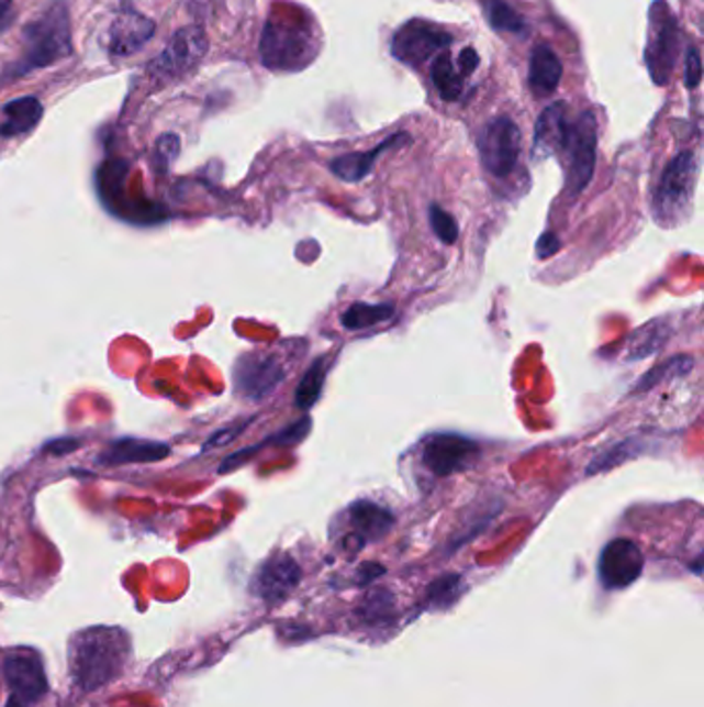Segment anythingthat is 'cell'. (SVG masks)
Masks as SVG:
<instances>
[{
  "label": "cell",
  "instance_id": "24",
  "mask_svg": "<svg viewBox=\"0 0 704 707\" xmlns=\"http://www.w3.org/2000/svg\"><path fill=\"white\" fill-rule=\"evenodd\" d=\"M429 75L438 96L445 102H457L463 96L465 75L448 51H443L434 58Z\"/></svg>",
  "mask_w": 704,
  "mask_h": 707
},
{
  "label": "cell",
  "instance_id": "7",
  "mask_svg": "<svg viewBox=\"0 0 704 707\" xmlns=\"http://www.w3.org/2000/svg\"><path fill=\"white\" fill-rule=\"evenodd\" d=\"M209 51V40L201 27H182L172 35L164 53L149 63L155 81H176L197 69Z\"/></svg>",
  "mask_w": 704,
  "mask_h": 707
},
{
  "label": "cell",
  "instance_id": "37",
  "mask_svg": "<svg viewBox=\"0 0 704 707\" xmlns=\"http://www.w3.org/2000/svg\"><path fill=\"white\" fill-rule=\"evenodd\" d=\"M79 448V441H72V439H56L48 443L44 451H48L52 455H67L70 451Z\"/></svg>",
  "mask_w": 704,
  "mask_h": 707
},
{
  "label": "cell",
  "instance_id": "13",
  "mask_svg": "<svg viewBox=\"0 0 704 707\" xmlns=\"http://www.w3.org/2000/svg\"><path fill=\"white\" fill-rule=\"evenodd\" d=\"M4 674L13 697H18L23 704L40 702L48 691L44 664L32 650H15L7 655Z\"/></svg>",
  "mask_w": 704,
  "mask_h": 707
},
{
  "label": "cell",
  "instance_id": "35",
  "mask_svg": "<svg viewBox=\"0 0 704 707\" xmlns=\"http://www.w3.org/2000/svg\"><path fill=\"white\" fill-rule=\"evenodd\" d=\"M560 248H562V242L554 232H544L535 244V253L539 259H550L551 255H556Z\"/></svg>",
  "mask_w": 704,
  "mask_h": 707
},
{
  "label": "cell",
  "instance_id": "3",
  "mask_svg": "<svg viewBox=\"0 0 704 707\" xmlns=\"http://www.w3.org/2000/svg\"><path fill=\"white\" fill-rule=\"evenodd\" d=\"M316 56L309 15L271 11L260 35V60L267 69L298 70Z\"/></svg>",
  "mask_w": 704,
  "mask_h": 707
},
{
  "label": "cell",
  "instance_id": "9",
  "mask_svg": "<svg viewBox=\"0 0 704 707\" xmlns=\"http://www.w3.org/2000/svg\"><path fill=\"white\" fill-rule=\"evenodd\" d=\"M450 44L452 35L447 34L443 27L424 19H412L396 30L391 40V53L403 65L417 69L428 63L434 54L447 51Z\"/></svg>",
  "mask_w": 704,
  "mask_h": 707
},
{
  "label": "cell",
  "instance_id": "33",
  "mask_svg": "<svg viewBox=\"0 0 704 707\" xmlns=\"http://www.w3.org/2000/svg\"><path fill=\"white\" fill-rule=\"evenodd\" d=\"M701 79H703V60H701V54L690 46L686 53V73H684V84H686L688 89H696L701 86Z\"/></svg>",
  "mask_w": 704,
  "mask_h": 707
},
{
  "label": "cell",
  "instance_id": "38",
  "mask_svg": "<svg viewBox=\"0 0 704 707\" xmlns=\"http://www.w3.org/2000/svg\"><path fill=\"white\" fill-rule=\"evenodd\" d=\"M11 4H13V0H0V19L7 15V11L11 9Z\"/></svg>",
  "mask_w": 704,
  "mask_h": 707
},
{
  "label": "cell",
  "instance_id": "5",
  "mask_svg": "<svg viewBox=\"0 0 704 707\" xmlns=\"http://www.w3.org/2000/svg\"><path fill=\"white\" fill-rule=\"evenodd\" d=\"M567 168L568 195H581L591 183L597 164V121L593 112H581L568 124L560 152Z\"/></svg>",
  "mask_w": 704,
  "mask_h": 707
},
{
  "label": "cell",
  "instance_id": "36",
  "mask_svg": "<svg viewBox=\"0 0 704 707\" xmlns=\"http://www.w3.org/2000/svg\"><path fill=\"white\" fill-rule=\"evenodd\" d=\"M457 65H459V69H461V73L467 77V75H471L473 70L478 69V65H480V54H478L476 48L467 46V48H463V51L459 53V56H457Z\"/></svg>",
  "mask_w": 704,
  "mask_h": 707
},
{
  "label": "cell",
  "instance_id": "28",
  "mask_svg": "<svg viewBox=\"0 0 704 707\" xmlns=\"http://www.w3.org/2000/svg\"><path fill=\"white\" fill-rule=\"evenodd\" d=\"M642 451H647V445L645 441L638 437H633V439H626L622 443H616L614 448L603 451L602 455H597L589 466H586V474H600V472H607L612 467L619 466V464H626L628 460H633L636 455H642Z\"/></svg>",
  "mask_w": 704,
  "mask_h": 707
},
{
  "label": "cell",
  "instance_id": "14",
  "mask_svg": "<svg viewBox=\"0 0 704 707\" xmlns=\"http://www.w3.org/2000/svg\"><path fill=\"white\" fill-rule=\"evenodd\" d=\"M302 579V570L290 554H273L265 561L253 579V592L265 603H279L290 596Z\"/></svg>",
  "mask_w": 704,
  "mask_h": 707
},
{
  "label": "cell",
  "instance_id": "39",
  "mask_svg": "<svg viewBox=\"0 0 704 707\" xmlns=\"http://www.w3.org/2000/svg\"><path fill=\"white\" fill-rule=\"evenodd\" d=\"M7 707H25V704H23L21 699H18V697H11V699L7 702Z\"/></svg>",
  "mask_w": 704,
  "mask_h": 707
},
{
  "label": "cell",
  "instance_id": "26",
  "mask_svg": "<svg viewBox=\"0 0 704 707\" xmlns=\"http://www.w3.org/2000/svg\"><path fill=\"white\" fill-rule=\"evenodd\" d=\"M393 317H395V307L391 302H382V305L354 302L342 314V325L345 329H349V331H361V329L375 328L380 323H387Z\"/></svg>",
  "mask_w": 704,
  "mask_h": 707
},
{
  "label": "cell",
  "instance_id": "1",
  "mask_svg": "<svg viewBox=\"0 0 704 707\" xmlns=\"http://www.w3.org/2000/svg\"><path fill=\"white\" fill-rule=\"evenodd\" d=\"M23 53L9 69L2 73L4 84L30 75L32 70L46 69L72 54L69 7L65 0L51 4L23 27Z\"/></svg>",
  "mask_w": 704,
  "mask_h": 707
},
{
  "label": "cell",
  "instance_id": "6",
  "mask_svg": "<svg viewBox=\"0 0 704 707\" xmlns=\"http://www.w3.org/2000/svg\"><path fill=\"white\" fill-rule=\"evenodd\" d=\"M680 51V27L673 18L670 7L659 0L651 7V21H649V42L645 60L657 86H666L675 67V58Z\"/></svg>",
  "mask_w": 704,
  "mask_h": 707
},
{
  "label": "cell",
  "instance_id": "21",
  "mask_svg": "<svg viewBox=\"0 0 704 707\" xmlns=\"http://www.w3.org/2000/svg\"><path fill=\"white\" fill-rule=\"evenodd\" d=\"M44 117V106L35 96H23L2 106L0 137L11 139L34 131Z\"/></svg>",
  "mask_w": 704,
  "mask_h": 707
},
{
  "label": "cell",
  "instance_id": "8",
  "mask_svg": "<svg viewBox=\"0 0 704 707\" xmlns=\"http://www.w3.org/2000/svg\"><path fill=\"white\" fill-rule=\"evenodd\" d=\"M481 166L494 178L511 176L521 156V131L509 117L488 122L478 137Z\"/></svg>",
  "mask_w": 704,
  "mask_h": 707
},
{
  "label": "cell",
  "instance_id": "19",
  "mask_svg": "<svg viewBox=\"0 0 704 707\" xmlns=\"http://www.w3.org/2000/svg\"><path fill=\"white\" fill-rule=\"evenodd\" d=\"M562 63L550 46H535L529 58V89L537 100L550 98L562 81Z\"/></svg>",
  "mask_w": 704,
  "mask_h": 707
},
{
  "label": "cell",
  "instance_id": "25",
  "mask_svg": "<svg viewBox=\"0 0 704 707\" xmlns=\"http://www.w3.org/2000/svg\"><path fill=\"white\" fill-rule=\"evenodd\" d=\"M692 368H694V358L688 354H678L673 358L657 364L649 373H645L640 379L636 380L635 394H645V391H651L655 387H661L666 383L684 379L692 373Z\"/></svg>",
  "mask_w": 704,
  "mask_h": 707
},
{
  "label": "cell",
  "instance_id": "16",
  "mask_svg": "<svg viewBox=\"0 0 704 707\" xmlns=\"http://www.w3.org/2000/svg\"><path fill=\"white\" fill-rule=\"evenodd\" d=\"M170 455V445L159 441H145L135 437H124L112 441L100 455L103 466H128V464H154Z\"/></svg>",
  "mask_w": 704,
  "mask_h": 707
},
{
  "label": "cell",
  "instance_id": "12",
  "mask_svg": "<svg viewBox=\"0 0 704 707\" xmlns=\"http://www.w3.org/2000/svg\"><path fill=\"white\" fill-rule=\"evenodd\" d=\"M600 579L607 589L633 586L645 570V556L633 540L616 538L600 556Z\"/></svg>",
  "mask_w": 704,
  "mask_h": 707
},
{
  "label": "cell",
  "instance_id": "34",
  "mask_svg": "<svg viewBox=\"0 0 704 707\" xmlns=\"http://www.w3.org/2000/svg\"><path fill=\"white\" fill-rule=\"evenodd\" d=\"M250 422H253V420H246V422L236 424V427H227V429H222V431L215 432V434L206 441L203 451H209V449L213 448H224L227 443H232L241 432H244V429H246Z\"/></svg>",
  "mask_w": 704,
  "mask_h": 707
},
{
  "label": "cell",
  "instance_id": "20",
  "mask_svg": "<svg viewBox=\"0 0 704 707\" xmlns=\"http://www.w3.org/2000/svg\"><path fill=\"white\" fill-rule=\"evenodd\" d=\"M568 124L570 119H568V108L565 102L548 106L535 124V141H533L535 156L558 154L562 147V141L567 137Z\"/></svg>",
  "mask_w": 704,
  "mask_h": 707
},
{
  "label": "cell",
  "instance_id": "18",
  "mask_svg": "<svg viewBox=\"0 0 704 707\" xmlns=\"http://www.w3.org/2000/svg\"><path fill=\"white\" fill-rule=\"evenodd\" d=\"M410 141V135L396 133L393 137H387L380 145L370 152H358V154H345V156L335 157L331 162V173L335 174L344 183H361L368 174L372 173L378 157L382 156L387 150L399 147Z\"/></svg>",
  "mask_w": 704,
  "mask_h": 707
},
{
  "label": "cell",
  "instance_id": "15",
  "mask_svg": "<svg viewBox=\"0 0 704 707\" xmlns=\"http://www.w3.org/2000/svg\"><path fill=\"white\" fill-rule=\"evenodd\" d=\"M155 34L154 19L138 13L133 7H124L114 19L110 30V54L131 56L141 51Z\"/></svg>",
  "mask_w": 704,
  "mask_h": 707
},
{
  "label": "cell",
  "instance_id": "31",
  "mask_svg": "<svg viewBox=\"0 0 704 707\" xmlns=\"http://www.w3.org/2000/svg\"><path fill=\"white\" fill-rule=\"evenodd\" d=\"M429 225H432V232L436 234L438 241L445 242V244H455L457 239H459V225H457V220L440 208V206H429L428 211Z\"/></svg>",
  "mask_w": 704,
  "mask_h": 707
},
{
  "label": "cell",
  "instance_id": "27",
  "mask_svg": "<svg viewBox=\"0 0 704 707\" xmlns=\"http://www.w3.org/2000/svg\"><path fill=\"white\" fill-rule=\"evenodd\" d=\"M327 358H316L314 363L310 364L306 375L300 380L298 389H295V406L302 410H310L319 397L323 394L325 387V379H327Z\"/></svg>",
  "mask_w": 704,
  "mask_h": 707
},
{
  "label": "cell",
  "instance_id": "29",
  "mask_svg": "<svg viewBox=\"0 0 704 707\" xmlns=\"http://www.w3.org/2000/svg\"><path fill=\"white\" fill-rule=\"evenodd\" d=\"M485 18L496 32L525 34V30H527L525 19L521 18L515 9L511 4H506L504 0H488L485 2Z\"/></svg>",
  "mask_w": 704,
  "mask_h": 707
},
{
  "label": "cell",
  "instance_id": "2",
  "mask_svg": "<svg viewBox=\"0 0 704 707\" xmlns=\"http://www.w3.org/2000/svg\"><path fill=\"white\" fill-rule=\"evenodd\" d=\"M128 636L119 627H91L70 641V674L91 693L121 676L128 658Z\"/></svg>",
  "mask_w": 704,
  "mask_h": 707
},
{
  "label": "cell",
  "instance_id": "10",
  "mask_svg": "<svg viewBox=\"0 0 704 707\" xmlns=\"http://www.w3.org/2000/svg\"><path fill=\"white\" fill-rule=\"evenodd\" d=\"M480 457V445L463 434L440 432L422 441L420 460L434 476L447 478L457 472H465Z\"/></svg>",
  "mask_w": 704,
  "mask_h": 707
},
{
  "label": "cell",
  "instance_id": "32",
  "mask_svg": "<svg viewBox=\"0 0 704 707\" xmlns=\"http://www.w3.org/2000/svg\"><path fill=\"white\" fill-rule=\"evenodd\" d=\"M178 152H180V139L176 137V135L159 137L157 145H155V162H157V166L164 168V170L170 168V164L178 156Z\"/></svg>",
  "mask_w": 704,
  "mask_h": 707
},
{
  "label": "cell",
  "instance_id": "4",
  "mask_svg": "<svg viewBox=\"0 0 704 707\" xmlns=\"http://www.w3.org/2000/svg\"><path fill=\"white\" fill-rule=\"evenodd\" d=\"M699 183V157L682 152L671 159L653 190L655 222L663 228L682 224L690 218Z\"/></svg>",
  "mask_w": 704,
  "mask_h": 707
},
{
  "label": "cell",
  "instance_id": "22",
  "mask_svg": "<svg viewBox=\"0 0 704 707\" xmlns=\"http://www.w3.org/2000/svg\"><path fill=\"white\" fill-rule=\"evenodd\" d=\"M310 429H312V420H310V416H304V418H300L295 424H290V427H286L283 431L271 434L267 441L232 453L230 457H225L224 464L220 466V472L225 474V472L236 470V467L242 466L244 462H248L253 455H257V451H260L262 448H293V445L302 443V441L309 437Z\"/></svg>",
  "mask_w": 704,
  "mask_h": 707
},
{
  "label": "cell",
  "instance_id": "30",
  "mask_svg": "<svg viewBox=\"0 0 704 707\" xmlns=\"http://www.w3.org/2000/svg\"><path fill=\"white\" fill-rule=\"evenodd\" d=\"M463 592V579L461 575H445L440 579H436L432 586L428 587L426 594V603L432 608H447L452 603H457V598Z\"/></svg>",
  "mask_w": 704,
  "mask_h": 707
},
{
  "label": "cell",
  "instance_id": "17",
  "mask_svg": "<svg viewBox=\"0 0 704 707\" xmlns=\"http://www.w3.org/2000/svg\"><path fill=\"white\" fill-rule=\"evenodd\" d=\"M347 521L354 532L351 535L358 540V549H361L364 544L389 534L395 518L389 509L380 507L372 500H356L347 511Z\"/></svg>",
  "mask_w": 704,
  "mask_h": 707
},
{
  "label": "cell",
  "instance_id": "11",
  "mask_svg": "<svg viewBox=\"0 0 704 707\" xmlns=\"http://www.w3.org/2000/svg\"><path fill=\"white\" fill-rule=\"evenodd\" d=\"M286 380V368L273 354L248 352L234 366V389L238 396L260 401Z\"/></svg>",
  "mask_w": 704,
  "mask_h": 707
},
{
  "label": "cell",
  "instance_id": "23",
  "mask_svg": "<svg viewBox=\"0 0 704 707\" xmlns=\"http://www.w3.org/2000/svg\"><path fill=\"white\" fill-rule=\"evenodd\" d=\"M670 338L671 328L668 321H661V319L649 321L647 325L636 329L635 333L630 335L628 347H626V361L636 363V361L651 358L666 347Z\"/></svg>",
  "mask_w": 704,
  "mask_h": 707
}]
</instances>
